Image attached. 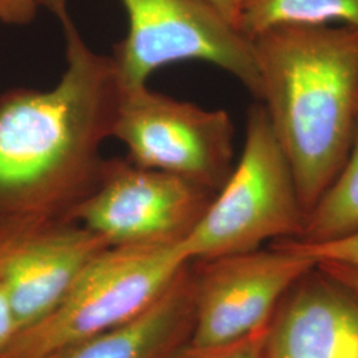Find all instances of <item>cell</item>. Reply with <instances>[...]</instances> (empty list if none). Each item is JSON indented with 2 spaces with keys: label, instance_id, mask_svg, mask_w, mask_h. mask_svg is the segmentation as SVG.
<instances>
[{
  "label": "cell",
  "instance_id": "6da1fadb",
  "mask_svg": "<svg viewBox=\"0 0 358 358\" xmlns=\"http://www.w3.org/2000/svg\"><path fill=\"white\" fill-rule=\"evenodd\" d=\"M62 24L65 71L50 90L0 94V217L71 219L99 185L122 87L112 56L93 51L66 0H40Z\"/></svg>",
  "mask_w": 358,
  "mask_h": 358
},
{
  "label": "cell",
  "instance_id": "7a4b0ae2",
  "mask_svg": "<svg viewBox=\"0 0 358 358\" xmlns=\"http://www.w3.org/2000/svg\"><path fill=\"white\" fill-rule=\"evenodd\" d=\"M251 41L260 77L257 101L289 161L308 215L345 164L353 141L358 28L279 26Z\"/></svg>",
  "mask_w": 358,
  "mask_h": 358
},
{
  "label": "cell",
  "instance_id": "3957f363",
  "mask_svg": "<svg viewBox=\"0 0 358 358\" xmlns=\"http://www.w3.org/2000/svg\"><path fill=\"white\" fill-rule=\"evenodd\" d=\"M289 161L262 103L250 108L242 155L182 250L189 262L297 239L306 223Z\"/></svg>",
  "mask_w": 358,
  "mask_h": 358
},
{
  "label": "cell",
  "instance_id": "277c9868",
  "mask_svg": "<svg viewBox=\"0 0 358 358\" xmlns=\"http://www.w3.org/2000/svg\"><path fill=\"white\" fill-rule=\"evenodd\" d=\"M189 259L178 245L108 247L62 303L17 331L0 358H44L138 317L165 294Z\"/></svg>",
  "mask_w": 358,
  "mask_h": 358
},
{
  "label": "cell",
  "instance_id": "5b68a950",
  "mask_svg": "<svg viewBox=\"0 0 358 358\" xmlns=\"http://www.w3.org/2000/svg\"><path fill=\"white\" fill-rule=\"evenodd\" d=\"M129 29L112 56L122 88L148 84L165 65L198 60L235 77L256 100L260 77L252 41L205 0H121Z\"/></svg>",
  "mask_w": 358,
  "mask_h": 358
},
{
  "label": "cell",
  "instance_id": "8992f818",
  "mask_svg": "<svg viewBox=\"0 0 358 358\" xmlns=\"http://www.w3.org/2000/svg\"><path fill=\"white\" fill-rule=\"evenodd\" d=\"M113 137L129 161L166 171L217 192L230 177L235 129L222 109L180 101L148 84L122 88Z\"/></svg>",
  "mask_w": 358,
  "mask_h": 358
},
{
  "label": "cell",
  "instance_id": "52a82bcc",
  "mask_svg": "<svg viewBox=\"0 0 358 358\" xmlns=\"http://www.w3.org/2000/svg\"><path fill=\"white\" fill-rule=\"evenodd\" d=\"M215 194L128 158L105 159L99 185L71 219L109 247L178 245L196 227Z\"/></svg>",
  "mask_w": 358,
  "mask_h": 358
},
{
  "label": "cell",
  "instance_id": "ba28073f",
  "mask_svg": "<svg viewBox=\"0 0 358 358\" xmlns=\"http://www.w3.org/2000/svg\"><path fill=\"white\" fill-rule=\"evenodd\" d=\"M194 325L189 345H227L266 328L282 297L317 263L280 244L192 262Z\"/></svg>",
  "mask_w": 358,
  "mask_h": 358
},
{
  "label": "cell",
  "instance_id": "9c48e42d",
  "mask_svg": "<svg viewBox=\"0 0 358 358\" xmlns=\"http://www.w3.org/2000/svg\"><path fill=\"white\" fill-rule=\"evenodd\" d=\"M108 247L72 219L0 217V287L19 331L51 313Z\"/></svg>",
  "mask_w": 358,
  "mask_h": 358
},
{
  "label": "cell",
  "instance_id": "30bf717a",
  "mask_svg": "<svg viewBox=\"0 0 358 358\" xmlns=\"http://www.w3.org/2000/svg\"><path fill=\"white\" fill-rule=\"evenodd\" d=\"M263 358H358V294L316 264L276 308Z\"/></svg>",
  "mask_w": 358,
  "mask_h": 358
},
{
  "label": "cell",
  "instance_id": "8fae6325",
  "mask_svg": "<svg viewBox=\"0 0 358 358\" xmlns=\"http://www.w3.org/2000/svg\"><path fill=\"white\" fill-rule=\"evenodd\" d=\"M194 325L192 262L153 306L127 324L63 346L44 358H171Z\"/></svg>",
  "mask_w": 358,
  "mask_h": 358
},
{
  "label": "cell",
  "instance_id": "7c38bea8",
  "mask_svg": "<svg viewBox=\"0 0 358 358\" xmlns=\"http://www.w3.org/2000/svg\"><path fill=\"white\" fill-rule=\"evenodd\" d=\"M336 22L358 28V0H245L238 28L252 40L275 27Z\"/></svg>",
  "mask_w": 358,
  "mask_h": 358
},
{
  "label": "cell",
  "instance_id": "4fadbf2b",
  "mask_svg": "<svg viewBox=\"0 0 358 358\" xmlns=\"http://www.w3.org/2000/svg\"><path fill=\"white\" fill-rule=\"evenodd\" d=\"M358 231V117L345 164L320 201L309 211L303 243H321Z\"/></svg>",
  "mask_w": 358,
  "mask_h": 358
},
{
  "label": "cell",
  "instance_id": "5bb4252c",
  "mask_svg": "<svg viewBox=\"0 0 358 358\" xmlns=\"http://www.w3.org/2000/svg\"><path fill=\"white\" fill-rule=\"evenodd\" d=\"M275 243L308 256L316 263H338L358 269V231L321 243H303L294 239H280Z\"/></svg>",
  "mask_w": 358,
  "mask_h": 358
},
{
  "label": "cell",
  "instance_id": "9a60e30c",
  "mask_svg": "<svg viewBox=\"0 0 358 358\" xmlns=\"http://www.w3.org/2000/svg\"><path fill=\"white\" fill-rule=\"evenodd\" d=\"M267 327L227 345L194 348L186 344L171 358H263Z\"/></svg>",
  "mask_w": 358,
  "mask_h": 358
},
{
  "label": "cell",
  "instance_id": "2e32d148",
  "mask_svg": "<svg viewBox=\"0 0 358 358\" xmlns=\"http://www.w3.org/2000/svg\"><path fill=\"white\" fill-rule=\"evenodd\" d=\"M40 6V0H0V23L27 26L35 19Z\"/></svg>",
  "mask_w": 358,
  "mask_h": 358
},
{
  "label": "cell",
  "instance_id": "e0dca14e",
  "mask_svg": "<svg viewBox=\"0 0 358 358\" xmlns=\"http://www.w3.org/2000/svg\"><path fill=\"white\" fill-rule=\"evenodd\" d=\"M19 331L13 308L0 287V352L10 344L13 336Z\"/></svg>",
  "mask_w": 358,
  "mask_h": 358
},
{
  "label": "cell",
  "instance_id": "ac0fdd59",
  "mask_svg": "<svg viewBox=\"0 0 358 358\" xmlns=\"http://www.w3.org/2000/svg\"><path fill=\"white\" fill-rule=\"evenodd\" d=\"M319 267L332 275L334 279L343 282L348 288H350L355 294H358V269L338 264V263H317Z\"/></svg>",
  "mask_w": 358,
  "mask_h": 358
},
{
  "label": "cell",
  "instance_id": "d6986e66",
  "mask_svg": "<svg viewBox=\"0 0 358 358\" xmlns=\"http://www.w3.org/2000/svg\"><path fill=\"white\" fill-rule=\"evenodd\" d=\"M214 10H217L229 23L238 28L239 17L245 0H205ZM239 29V28H238Z\"/></svg>",
  "mask_w": 358,
  "mask_h": 358
}]
</instances>
